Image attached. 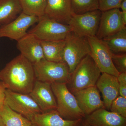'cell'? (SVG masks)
<instances>
[{
  "mask_svg": "<svg viewBox=\"0 0 126 126\" xmlns=\"http://www.w3.org/2000/svg\"><path fill=\"white\" fill-rule=\"evenodd\" d=\"M36 80L52 84H67L71 74L65 62L57 63L41 60L33 64Z\"/></svg>",
  "mask_w": 126,
  "mask_h": 126,
  "instance_id": "cell-4",
  "label": "cell"
},
{
  "mask_svg": "<svg viewBox=\"0 0 126 126\" xmlns=\"http://www.w3.org/2000/svg\"><path fill=\"white\" fill-rule=\"evenodd\" d=\"M6 90L4 84L0 80V108L4 104L5 101Z\"/></svg>",
  "mask_w": 126,
  "mask_h": 126,
  "instance_id": "cell-29",
  "label": "cell"
},
{
  "mask_svg": "<svg viewBox=\"0 0 126 126\" xmlns=\"http://www.w3.org/2000/svg\"><path fill=\"white\" fill-rule=\"evenodd\" d=\"M101 71L89 54L79 63L66 84L71 93L96 86Z\"/></svg>",
  "mask_w": 126,
  "mask_h": 126,
  "instance_id": "cell-2",
  "label": "cell"
},
{
  "mask_svg": "<svg viewBox=\"0 0 126 126\" xmlns=\"http://www.w3.org/2000/svg\"><path fill=\"white\" fill-rule=\"evenodd\" d=\"M84 121L92 126H126V118L100 108L86 116Z\"/></svg>",
  "mask_w": 126,
  "mask_h": 126,
  "instance_id": "cell-16",
  "label": "cell"
},
{
  "mask_svg": "<svg viewBox=\"0 0 126 126\" xmlns=\"http://www.w3.org/2000/svg\"><path fill=\"white\" fill-rule=\"evenodd\" d=\"M110 111L126 118V98L119 95L112 102Z\"/></svg>",
  "mask_w": 126,
  "mask_h": 126,
  "instance_id": "cell-25",
  "label": "cell"
},
{
  "mask_svg": "<svg viewBox=\"0 0 126 126\" xmlns=\"http://www.w3.org/2000/svg\"><path fill=\"white\" fill-rule=\"evenodd\" d=\"M124 26L121 11L115 9L102 12L98 29L96 36L99 39L117 33Z\"/></svg>",
  "mask_w": 126,
  "mask_h": 126,
  "instance_id": "cell-11",
  "label": "cell"
},
{
  "mask_svg": "<svg viewBox=\"0 0 126 126\" xmlns=\"http://www.w3.org/2000/svg\"><path fill=\"white\" fill-rule=\"evenodd\" d=\"M101 14L99 10L82 14L73 13L68 25L71 27L72 32L79 37L96 36Z\"/></svg>",
  "mask_w": 126,
  "mask_h": 126,
  "instance_id": "cell-7",
  "label": "cell"
},
{
  "mask_svg": "<svg viewBox=\"0 0 126 126\" xmlns=\"http://www.w3.org/2000/svg\"><path fill=\"white\" fill-rule=\"evenodd\" d=\"M70 0H47L45 15L67 24L73 13Z\"/></svg>",
  "mask_w": 126,
  "mask_h": 126,
  "instance_id": "cell-17",
  "label": "cell"
},
{
  "mask_svg": "<svg viewBox=\"0 0 126 126\" xmlns=\"http://www.w3.org/2000/svg\"><path fill=\"white\" fill-rule=\"evenodd\" d=\"M120 8L121 9L122 11H126V0H123L122 1Z\"/></svg>",
  "mask_w": 126,
  "mask_h": 126,
  "instance_id": "cell-30",
  "label": "cell"
},
{
  "mask_svg": "<svg viewBox=\"0 0 126 126\" xmlns=\"http://www.w3.org/2000/svg\"><path fill=\"white\" fill-rule=\"evenodd\" d=\"M0 116L5 126H31L30 121L11 109L5 102L0 108Z\"/></svg>",
  "mask_w": 126,
  "mask_h": 126,
  "instance_id": "cell-21",
  "label": "cell"
},
{
  "mask_svg": "<svg viewBox=\"0 0 126 126\" xmlns=\"http://www.w3.org/2000/svg\"><path fill=\"white\" fill-rule=\"evenodd\" d=\"M29 94L38 106L42 113L56 110V99L50 84L36 80Z\"/></svg>",
  "mask_w": 126,
  "mask_h": 126,
  "instance_id": "cell-12",
  "label": "cell"
},
{
  "mask_svg": "<svg viewBox=\"0 0 126 126\" xmlns=\"http://www.w3.org/2000/svg\"><path fill=\"white\" fill-rule=\"evenodd\" d=\"M83 119L66 120L53 110L35 115L31 122V126H81Z\"/></svg>",
  "mask_w": 126,
  "mask_h": 126,
  "instance_id": "cell-18",
  "label": "cell"
},
{
  "mask_svg": "<svg viewBox=\"0 0 126 126\" xmlns=\"http://www.w3.org/2000/svg\"><path fill=\"white\" fill-rule=\"evenodd\" d=\"M22 12L39 18L45 15L47 0H19Z\"/></svg>",
  "mask_w": 126,
  "mask_h": 126,
  "instance_id": "cell-23",
  "label": "cell"
},
{
  "mask_svg": "<svg viewBox=\"0 0 126 126\" xmlns=\"http://www.w3.org/2000/svg\"><path fill=\"white\" fill-rule=\"evenodd\" d=\"M45 59L54 63L65 62L63 52L65 45L63 40L41 41Z\"/></svg>",
  "mask_w": 126,
  "mask_h": 126,
  "instance_id": "cell-19",
  "label": "cell"
},
{
  "mask_svg": "<svg viewBox=\"0 0 126 126\" xmlns=\"http://www.w3.org/2000/svg\"><path fill=\"white\" fill-rule=\"evenodd\" d=\"M96 84L101 93L105 108L110 110L112 102L119 95L117 77L106 73H102Z\"/></svg>",
  "mask_w": 126,
  "mask_h": 126,
  "instance_id": "cell-15",
  "label": "cell"
},
{
  "mask_svg": "<svg viewBox=\"0 0 126 126\" xmlns=\"http://www.w3.org/2000/svg\"><path fill=\"white\" fill-rule=\"evenodd\" d=\"M90 47L89 55L101 73L118 77L120 73L113 63L111 52L102 39L96 36L87 38Z\"/></svg>",
  "mask_w": 126,
  "mask_h": 126,
  "instance_id": "cell-8",
  "label": "cell"
},
{
  "mask_svg": "<svg viewBox=\"0 0 126 126\" xmlns=\"http://www.w3.org/2000/svg\"><path fill=\"white\" fill-rule=\"evenodd\" d=\"M102 40L112 53L116 54L126 53V26H124L117 33Z\"/></svg>",
  "mask_w": 126,
  "mask_h": 126,
  "instance_id": "cell-22",
  "label": "cell"
},
{
  "mask_svg": "<svg viewBox=\"0 0 126 126\" xmlns=\"http://www.w3.org/2000/svg\"><path fill=\"white\" fill-rule=\"evenodd\" d=\"M5 102L12 110L31 121L34 116L42 113L40 108L29 94L14 92L6 89Z\"/></svg>",
  "mask_w": 126,
  "mask_h": 126,
  "instance_id": "cell-9",
  "label": "cell"
},
{
  "mask_svg": "<svg viewBox=\"0 0 126 126\" xmlns=\"http://www.w3.org/2000/svg\"><path fill=\"white\" fill-rule=\"evenodd\" d=\"M63 59L72 73L77 65L90 53V47L87 38L76 35L73 32L65 39Z\"/></svg>",
  "mask_w": 126,
  "mask_h": 126,
  "instance_id": "cell-5",
  "label": "cell"
},
{
  "mask_svg": "<svg viewBox=\"0 0 126 126\" xmlns=\"http://www.w3.org/2000/svg\"><path fill=\"white\" fill-rule=\"evenodd\" d=\"M81 126H90V125H89V124H87V123H86L84 121L83 119V121L82 123V125H81Z\"/></svg>",
  "mask_w": 126,
  "mask_h": 126,
  "instance_id": "cell-32",
  "label": "cell"
},
{
  "mask_svg": "<svg viewBox=\"0 0 126 126\" xmlns=\"http://www.w3.org/2000/svg\"><path fill=\"white\" fill-rule=\"evenodd\" d=\"M0 126H5L4 124L2 121V119L0 116Z\"/></svg>",
  "mask_w": 126,
  "mask_h": 126,
  "instance_id": "cell-33",
  "label": "cell"
},
{
  "mask_svg": "<svg viewBox=\"0 0 126 126\" xmlns=\"http://www.w3.org/2000/svg\"><path fill=\"white\" fill-rule=\"evenodd\" d=\"M17 42L20 54L33 64L45 59L41 40L33 34L27 33Z\"/></svg>",
  "mask_w": 126,
  "mask_h": 126,
  "instance_id": "cell-14",
  "label": "cell"
},
{
  "mask_svg": "<svg viewBox=\"0 0 126 126\" xmlns=\"http://www.w3.org/2000/svg\"><path fill=\"white\" fill-rule=\"evenodd\" d=\"M72 93L75 97L79 107L86 116L99 109L105 108L99 90L96 86Z\"/></svg>",
  "mask_w": 126,
  "mask_h": 126,
  "instance_id": "cell-13",
  "label": "cell"
},
{
  "mask_svg": "<svg viewBox=\"0 0 126 126\" xmlns=\"http://www.w3.org/2000/svg\"><path fill=\"white\" fill-rule=\"evenodd\" d=\"M37 24L29 32L41 41L63 40L72 32L69 25L46 17H40Z\"/></svg>",
  "mask_w": 126,
  "mask_h": 126,
  "instance_id": "cell-6",
  "label": "cell"
},
{
  "mask_svg": "<svg viewBox=\"0 0 126 126\" xmlns=\"http://www.w3.org/2000/svg\"><path fill=\"white\" fill-rule=\"evenodd\" d=\"M39 18L21 13L16 19L6 24L0 25V38H9L18 41L27 34L30 27L38 22Z\"/></svg>",
  "mask_w": 126,
  "mask_h": 126,
  "instance_id": "cell-10",
  "label": "cell"
},
{
  "mask_svg": "<svg viewBox=\"0 0 126 126\" xmlns=\"http://www.w3.org/2000/svg\"><path fill=\"white\" fill-rule=\"evenodd\" d=\"M111 58L115 68L120 73H126V54H116L111 52Z\"/></svg>",
  "mask_w": 126,
  "mask_h": 126,
  "instance_id": "cell-26",
  "label": "cell"
},
{
  "mask_svg": "<svg viewBox=\"0 0 126 126\" xmlns=\"http://www.w3.org/2000/svg\"><path fill=\"white\" fill-rule=\"evenodd\" d=\"M73 12L82 14L98 10V0H70Z\"/></svg>",
  "mask_w": 126,
  "mask_h": 126,
  "instance_id": "cell-24",
  "label": "cell"
},
{
  "mask_svg": "<svg viewBox=\"0 0 126 126\" xmlns=\"http://www.w3.org/2000/svg\"><path fill=\"white\" fill-rule=\"evenodd\" d=\"M51 86L56 99V110L61 117L70 121L84 118L86 115L79 107L74 95L68 89L66 84L54 83Z\"/></svg>",
  "mask_w": 126,
  "mask_h": 126,
  "instance_id": "cell-3",
  "label": "cell"
},
{
  "mask_svg": "<svg viewBox=\"0 0 126 126\" xmlns=\"http://www.w3.org/2000/svg\"><path fill=\"white\" fill-rule=\"evenodd\" d=\"M0 80L6 89L29 94L36 80L33 65L23 55H19L0 71Z\"/></svg>",
  "mask_w": 126,
  "mask_h": 126,
  "instance_id": "cell-1",
  "label": "cell"
},
{
  "mask_svg": "<svg viewBox=\"0 0 126 126\" xmlns=\"http://www.w3.org/2000/svg\"><path fill=\"white\" fill-rule=\"evenodd\" d=\"M119 95L126 98V73H120L117 77Z\"/></svg>",
  "mask_w": 126,
  "mask_h": 126,
  "instance_id": "cell-28",
  "label": "cell"
},
{
  "mask_svg": "<svg viewBox=\"0 0 126 126\" xmlns=\"http://www.w3.org/2000/svg\"><path fill=\"white\" fill-rule=\"evenodd\" d=\"M22 12L19 0H0V25L11 22Z\"/></svg>",
  "mask_w": 126,
  "mask_h": 126,
  "instance_id": "cell-20",
  "label": "cell"
},
{
  "mask_svg": "<svg viewBox=\"0 0 126 126\" xmlns=\"http://www.w3.org/2000/svg\"><path fill=\"white\" fill-rule=\"evenodd\" d=\"M123 0H98V10L101 12L111 9H120Z\"/></svg>",
  "mask_w": 126,
  "mask_h": 126,
  "instance_id": "cell-27",
  "label": "cell"
},
{
  "mask_svg": "<svg viewBox=\"0 0 126 126\" xmlns=\"http://www.w3.org/2000/svg\"><path fill=\"white\" fill-rule=\"evenodd\" d=\"M121 17L124 25H126V11H121Z\"/></svg>",
  "mask_w": 126,
  "mask_h": 126,
  "instance_id": "cell-31",
  "label": "cell"
},
{
  "mask_svg": "<svg viewBox=\"0 0 126 126\" xmlns=\"http://www.w3.org/2000/svg\"></svg>",
  "mask_w": 126,
  "mask_h": 126,
  "instance_id": "cell-34",
  "label": "cell"
}]
</instances>
